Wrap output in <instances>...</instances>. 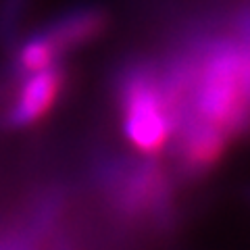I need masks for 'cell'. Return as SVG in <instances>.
Segmentation results:
<instances>
[{
	"label": "cell",
	"instance_id": "1",
	"mask_svg": "<svg viewBox=\"0 0 250 250\" xmlns=\"http://www.w3.org/2000/svg\"><path fill=\"white\" fill-rule=\"evenodd\" d=\"M177 117L179 150L190 167H208L231 136L250 121V42L221 38L205 46L198 59L177 65L165 77Z\"/></svg>",
	"mask_w": 250,
	"mask_h": 250
},
{
	"label": "cell",
	"instance_id": "2",
	"mask_svg": "<svg viewBox=\"0 0 250 250\" xmlns=\"http://www.w3.org/2000/svg\"><path fill=\"white\" fill-rule=\"evenodd\" d=\"M125 138L136 150L154 154L175 131V106L165 80L148 69H131L121 83Z\"/></svg>",
	"mask_w": 250,
	"mask_h": 250
},
{
	"label": "cell",
	"instance_id": "3",
	"mask_svg": "<svg viewBox=\"0 0 250 250\" xmlns=\"http://www.w3.org/2000/svg\"><path fill=\"white\" fill-rule=\"evenodd\" d=\"M62 85V71L50 65L40 71L27 73L17 92V100L11 108V121L15 125H31L50 111Z\"/></svg>",
	"mask_w": 250,
	"mask_h": 250
},
{
	"label": "cell",
	"instance_id": "4",
	"mask_svg": "<svg viewBox=\"0 0 250 250\" xmlns=\"http://www.w3.org/2000/svg\"><path fill=\"white\" fill-rule=\"evenodd\" d=\"M106 21V13L98 6H80V9L62 15L61 19L46 27V31L52 38V42L57 44V48L65 52L98 38L104 31Z\"/></svg>",
	"mask_w": 250,
	"mask_h": 250
},
{
	"label": "cell",
	"instance_id": "5",
	"mask_svg": "<svg viewBox=\"0 0 250 250\" xmlns=\"http://www.w3.org/2000/svg\"><path fill=\"white\" fill-rule=\"evenodd\" d=\"M61 50L57 48V44L52 42V38L48 36V31H40L27 38L21 44V48L17 52V65L23 73H31V71H40L50 65H57Z\"/></svg>",
	"mask_w": 250,
	"mask_h": 250
},
{
	"label": "cell",
	"instance_id": "6",
	"mask_svg": "<svg viewBox=\"0 0 250 250\" xmlns=\"http://www.w3.org/2000/svg\"><path fill=\"white\" fill-rule=\"evenodd\" d=\"M123 184V202L129 208H148L159 198L161 177L150 167H142L129 173Z\"/></svg>",
	"mask_w": 250,
	"mask_h": 250
},
{
	"label": "cell",
	"instance_id": "7",
	"mask_svg": "<svg viewBox=\"0 0 250 250\" xmlns=\"http://www.w3.org/2000/svg\"><path fill=\"white\" fill-rule=\"evenodd\" d=\"M25 0H4L2 9H0V34L2 36H13L17 21L21 19V9Z\"/></svg>",
	"mask_w": 250,
	"mask_h": 250
}]
</instances>
